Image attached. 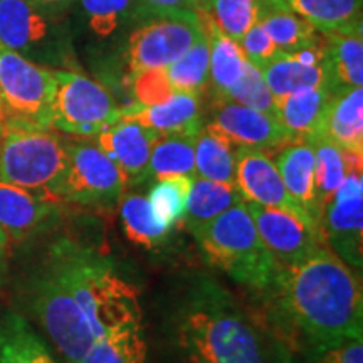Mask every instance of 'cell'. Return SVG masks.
Listing matches in <instances>:
<instances>
[{"label":"cell","instance_id":"cell-31","mask_svg":"<svg viewBox=\"0 0 363 363\" xmlns=\"http://www.w3.org/2000/svg\"><path fill=\"white\" fill-rule=\"evenodd\" d=\"M242 201V194L235 185L219 184V182L195 177L190 184L187 211L184 216L185 227L195 234L201 227L214 220L227 208Z\"/></svg>","mask_w":363,"mask_h":363},{"label":"cell","instance_id":"cell-32","mask_svg":"<svg viewBox=\"0 0 363 363\" xmlns=\"http://www.w3.org/2000/svg\"><path fill=\"white\" fill-rule=\"evenodd\" d=\"M195 136L197 135H160L150 153L148 179L189 177L195 179Z\"/></svg>","mask_w":363,"mask_h":363},{"label":"cell","instance_id":"cell-18","mask_svg":"<svg viewBox=\"0 0 363 363\" xmlns=\"http://www.w3.org/2000/svg\"><path fill=\"white\" fill-rule=\"evenodd\" d=\"M272 98L279 99L294 91L311 86H325L323 40L311 48L293 52H279L261 69Z\"/></svg>","mask_w":363,"mask_h":363},{"label":"cell","instance_id":"cell-10","mask_svg":"<svg viewBox=\"0 0 363 363\" xmlns=\"http://www.w3.org/2000/svg\"><path fill=\"white\" fill-rule=\"evenodd\" d=\"M67 167L62 179V202L84 207L111 208L125 195V175L93 140H65Z\"/></svg>","mask_w":363,"mask_h":363},{"label":"cell","instance_id":"cell-37","mask_svg":"<svg viewBox=\"0 0 363 363\" xmlns=\"http://www.w3.org/2000/svg\"><path fill=\"white\" fill-rule=\"evenodd\" d=\"M220 101H235L244 104V106L276 116L274 98H272L269 88H267L266 81L262 78V72L249 61L246 62L240 79L227 91L225 98L220 99Z\"/></svg>","mask_w":363,"mask_h":363},{"label":"cell","instance_id":"cell-22","mask_svg":"<svg viewBox=\"0 0 363 363\" xmlns=\"http://www.w3.org/2000/svg\"><path fill=\"white\" fill-rule=\"evenodd\" d=\"M330 91L325 86H311L274 99L276 118L288 131L293 142H306L311 136L323 133Z\"/></svg>","mask_w":363,"mask_h":363},{"label":"cell","instance_id":"cell-1","mask_svg":"<svg viewBox=\"0 0 363 363\" xmlns=\"http://www.w3.org/2000/svg\"><path fill=\"white\" fill-rule=\"evenodd\" d=\"M266 294L311 345L363 335L360 274L328 246L294 264H279Z\"/></svg>","mask_w":363,"mask_h":363},{"label":"cell","instance_id":"cell-36","mask_svg":"<svg viewBox=\"0 0 363 363\" xmlns=\"http://www.w3.org/2000/svg\"><path fill=\"white\" fill-rule=\"evenodd\" d=\"M190 184H192V179L189 177H170V179L157 180V184L150 190L148 201L158 219L172 227L177 222L184 220Z\"/></svg>","mask_w":363,"mask_h":363},{"label":"cell","instance_id":"cell-17","mask_svg":"<svg viewBox=\"0 0 363 363\" xmlns=\"http://www.w3.org/2000/svg\"><path fill=\"white\" fill-rule=\"evenodd\" d=\"M61 202L0 180V229L9 240L33 238L59 219Z\"/></svg>","mask_w":363,"mask_h":363},{"label":"cell","instance_id":"cell-24","mask_svg":"<svg viewBox=\"0 0 363 363\" xmlns=\"http://www.w3.org/2000/svg\"><path fill=\"white\" fill-rule=\"evenodd\" d=\"M201 17L208 38V49H211L208 84H211L216 101H220L225 98L227 91L240 79L247 59L238 40L229 38L206 11H201Z\"/></svg>","mask_w":363,"mask_h":363},{"label":"cell","instance_id":"cell-40","mask_svg":"<svg viewBox=\"0 0 363 363\" xmlns=\"http://www.w3.org/2000/svg\"><path fill=\"white\" fill-rule=\"evenodd\" d=\"M133 93L142 106H155L169 101L175 89L167 79L163 69H150L133 76Z\"/></svg>","mask_w":363,"mask_h":363},{"label":"cell","instance_id":"cell-30","mask_svg":"<svg viewBox=\"0 0 363 363\" xmlns=\"http://www.w3.org/2000/svg\"><path fill=\"white\" fill-rule=\"evenodd\" d=\"M0 363H57L29 321L9 311L0 320Z\"/></svg>","mask_w":363,"mask_h":363},{"label":"cell","instance_id":"cell-25","mask_svg":"<svg viewBox=\"0 0 363 363\" xmlns=\"http://www.w3.org/2000/svg\"><path fill=\"white\" fill-rule=\"evenodd\" d=\"M257 22L281 52L311 48L323 40V35L310 22L286 7L281 0H261Z\"/></svg>","mask_w":363,"mask_h":363},{"label":"cell","instance_id":"cell-5","mask_svg":"<svg viewBox=\"0 0 363 363\" xmlns=\"http://www.w3.org/2000/svg\"><path fill=\"white\" fill-rule=\"evenodd\" d=\"M67 167L66 142L54 128L2 125L0 180L62 202Z\"/></svg>","mask_w":363,"mask_h":363},{"label":"cell","instance_id":"cell-16","mask_svg":"<svg viewBox=\"0 0 363 363\" xmlns=\"http://www.w3.org/2000/svg\"><path fill=\"white\" fill-rule=\"evenodd\" d=\"M211 123L222 131L235 147L259 148L269 152L293 142L278 118L235 101H216L214 120Z\"/></svg>","mask_w":363,"mask_h":363},{"label":"cell","instance_id":"cell-13","mask_svg":"<svg viewBox=\"0 0 363 363\" xmlns=\"http://www.w3.org/2000/svg\"><path fill=\"white\" fill-rule=\"evenodd\" d=\"M246 207L261 240L281 266L303 261L320 246H328L320 230L289 212L247 201Z\"/></svg>","mask_w":363,"mask_h":363},{"label":"cell","instance_id":"cell-27","mask_svg":"<svg viewBox=\"0 0 363 363\" xmlns=\"http://www.w3.org/2000/svg\"><path fill=\"white\" fill-rule=\"evenodd\" d=\"M306 142H310L315 148V194L318 207L323 216L325 206L337 194L348 172L353 167L362 165V157L343 152L323 133L311 136Z\"/></svg>","mask_w":363,"mask_h":363},{"label":"cell","instance_id":"cell-7","mask_svg":"<svg viewBox=\"0 0 363 363\" xmlns=\"http://www.w3.org/2000/svg\"><path fill=\"white\" fill-rule=\"evenodd\" d=\"M30 305L45 335L66 363H78L96 342L88 321L48 256L30 283Z\"/></svg>","mask_w":363,"mask_h":363},{"label":"cell","instance_id":"cell-42","mask_svg":"<svg viewBox=\"0 0 363 363\" xmlns=\"http://www.w3.org/2000/svg\"><path fill=\"white\" fill-rule=\"evenodd\" d=\"M142 6L145 13H152L153 17L177 16V13L202 11L206 0H136Z\"/></svg>","mask_w":363,"mask_h":363},{"label":"cell","instance_id":"cell-44","mask_svg":"<svg viewBox=\"0 0 363 363\" xmlns=\"http://www.w3.org/2000/svg\"><path fill=\"white\" fill-rule=\"evenodd\" d=\"M29 2H33L39 7L49 9V11L65 13L66 9L72 4V0H29Z\"/></svg>","mask_w":363,"mask_h":363},{"label":"cell","instance_id":"cell-39","mask_svg":"<svg viewBox=\"0 0 363 363\" xmlns=\"http://www.w3.org/2000/svg\"><path fill=\"white\" fill-rule=\"evenodd\" d=\"M310 363H363V338H342L313 343Z\"/></svg>","mask_w":363,"mask_h":363},{"label":"cell","instance_id":"cell-14","mask_svg":"<svg viewBox=\"0 0 363 363\" xmlns=\"http://www.w3.org/2000/svg\"><path fill=\"white\" fill-rule=\"evenodd\" d=\"M235 184H238L244 201L281 208V211L299 217L311 227H315L316 230H320V227L310 219V216L289 195L283 179H281L278 167L266 150L238 147V152H235Z\"/></svg>","mask_w":363,"mask_h":363},{"label":"cell","instance_id":"cell-2","mask_svg":"<svg viewBox=\"0 0 363 363\" xmlns=\"http://www.w3.org/2000/svg\"><path fill=\"white\" fill-rule=\"evenodd\" d=\"M175 363L276 362L259 325L229 291L202 279L185 296L174 326Z\"/></svg>","mask_w":363,"mask_h":363},{"label":"cell","instance_id":"cell-21","mask_svg":"<svg viewBox=\"0 0 363 363\" xmlns=\"http://www.w3.org/2000/svg\"><path fill=\"white\" fill-rule=\"evenodd\" d=\"M315 148L310 142H291L281 148L274 163L289 195L321 230V212L315 194Z\"/></svg>","mask_w":363,"mask_h":363},{"label":"cell","instance_id":"cell-23","mask_svg":"<svg viewBox=\"0 0 363 363\" xmlns=\"http://www.w3.org/2000/svg\"><path fill=\"white\" fill-rule=\"evenodd\" d=\"M323 135L352 155L363 157V88L331 94Z\"/></svg>","mask_w":363,"mask_h":363},{"label":"cell","instance_id":"cell-11","mask_svg":"<svg viewBox=\"0 0 363 363\" xmlns=\"http://www.w3.org/2000/svg\"><path fill=\"white\" fill-rule=\"evenodd\" d=\"M203 30L201 11L153 17L130 35L128 67L131 76L169 67L192 48Z\"/></svg>","mask_w":363,"mask_h":363},{"label":"cell","instance_id":"cell-38","mask_svg":"<svg viewBox=\"0 0 363 363\" xmlns=\"http://www.w3.org/2000/svg\"><path fill=\"white\" fill-rule=\"evenodd\" d=\"M136 0H79L89 29L99 38L115 34L128 19Z\"/></svg>","mask_w":363,"mask_h":363},{"label":"cell","instance_id":"cell-6","mask_svg":"<svg viewBox=\"0 0 363 363\" xmlns=\"http://www.w3.org/2000/svg\"><path fill=\"white\" fill-rule=\"evenodd\" d=\"M0 44L49 69L69 66L72 59L61 12L29 0H0Z\"/></svg>","mask_w":363,"mask_h":363},{"label":"cell","instance_id":"cell-12","mask_svg":"<svg viewBox=\"0 0 363 363\" xmlns=\"http://www.w3.org/2000/svg\"><path fill=\"white\" fill-rule=\"evenodd\" d=\"M321 233L330 249L353 271L363 264V175L353 167L321 216Z\"/></svg>","mask_w":363,"mask_h":363},{"label":"cell","instance_id":"cell-34","mask_svg":"<svg viewBox=\"0 0 363 363\" xmlns=\"http://www.w3.org/2000/svg\"><path fill=\"white\" fill-rule=\"evenodd\" d=\"M163 71L175 91L202 94L207 89L208 78H211V49H208L206 30L184 56L172 62Z\"/></svg>","mask_w":363,"mask_h":363},{"label":"cell","instance_id":"cell-41","mask_svg":"<svg viewBox=\"0 0 363 363\" xmlns=\"http://www.w3.org/2000/svg\"><path fill=\"white\" fill-rule=\"evenodd\" d=\"M239 45L247 61L251 62L252 66H256L259 71L281 52L278 45L272 43V39L267 35L266 30L262 29L259 22H256V24L242 35V39L239 40Z\"/></svg>","mask_w":363,"mask_h":363},{"label":"cell","instance_id":"cell-43","mask_svg":"<svg viewBox=\"0 0 363 363\" xmlns=\"http://www.w3.org/2000/svg\"><path fill=\"white\" fill-rule=\"evenodd\" d=\"M7 246H9L7 235L2 229H0V289H2L4 279H6V272H7Z\"/></svg>","mask_w":363,"mask_h":363},{"label":"cell","instance_id":"cell-8","mask_svg":"<svg viewBox=\"0 0 363 363\" xmlns=\"http://www.w3.org/2000/svg\"><path fill=\"white\" fill-rule=\"evenodd\" d=\"M0 44V121L52 128L51 110L56 76Z\"/></svg>","mask_w":363,"mask_h":363},{"label":"cell","instance_id":"cell-45","mask_svg":"<svg viewBox=\"0 0 363 363\" xmlns=\"http://www.w3.org/2000/svg\"><path fill=\"white\" fill-rule=\"evenodd\" d=\"M0 140H2V121H0Z\"/></svg>","mask_w":363,"mask_h":363},{"label":"cell","instance_id":"cell-26","mask_svg":"<svg viewBox=\"0 0 363 363\" xmlns=\"http://www.w3.org/2000/svg\"><path fill=\"white\" fill-rule=\"evenodd\" d=\"M320 34L363 30V0H281Z\"/></svg>","mask_w":363,"mask_h":363},{"label":"cell","instance_id":"cell-28","mask_svg":"<svg viewBox=\"0 0 363 363\" xmlns=\"http://www.w3.org/2000/svg\"><path fill=\"white\" fill-rule=\"evenodd\" d=\"M238 147L212 123L203 125L195 136V174L219 184L235 185Z\"/></svg>","mask_w":363,"mask_h":363},{"label":"cell","instance_id":"cell-33","mask_svg":"<svg viewBox=\"0 0 363 363\" xmlns=\"http://www.w3.org/2000/svg\"><path fill=\"white\" fill-rule=\"evenodd\" d=\"M121 222L126 238L147 249H155L165 242L172 230V225L158 219L148 197L140 194L121 197Z\"/></svg>","mask_w":363,"mask_h":363},{"label":"cell","instance_id":"cell-20","mask_svg":"<svg viewBox=\"0 0 363 363\" xmlns=\"http://www.w3.org/2000/svg\"><path fill=\"white\" fill-rule=\"evenodd\" d=\"M363 30L323 35L326 89L338 94L363 86Z\"/></svg>","mask_w":363,"mask_h":363},{"label":"cell","instance_id":"cell-29","mask_svg":"<svg viewBox=\"0 0 363 363\" xmlns=\"http://www.w3.org/2000/svg\"><path fill=\"white\" fill-rule=\"evenodd\" d=\"M78 363H148L142 321H128L108 330Z\"/></svg>","mask_w":363,"mask_h":363},{"label":"cell","instance_id":"cell-35","mask_svg":"<svg viewBox=\"0 0 363 363\" xmlns=\"http://www.w3.org/2000/svg\"><path fill=\"white\" fill-rule=\"evenodd\" d=\"M261 0H206V11L217 26L234 40L242 39L257 22Z\"/></svg>","mask_w":363,"mask_h":363},{"label":"cell","instance_id":"cell-9","mask_svg":"<svg viewBox=\"0 0 363 363\" xmlns=\"http://www.w3.org/2000/svg\"><path fill=\"white\" fill-rule=\"evenodd\" d=\"M52 128L76 138H93L116 123L121 108L101 84L76 71L56 69Z\"/></svg>","mask_w":363,"mask_h":363},{"label":"cell","instance_id":"cell-4","mask_svg":"<svg viewBox=\"0 0 363 363\" xmlns=\"http://www.w3.org/2000/svg\"><path fill=\"white\" fill-rule=\"evenodd\" d=\"M211 264L234 281L267 293L278 272V261L267 251L246 201L235 203L194 234Z\"/></svg>","mask_w":363,"mask_h":363},{"label":"cell","instance_id":"cell-15","mask_svg":"<svg viewBox=\"0 0 363 363\" xmlns=\"http://www.w3.org/2000/svg\"><path fill=\"white\" fill-rule=\"evenodd\" d=\"M158 136V131L121 116L91 140L116 163L128 184H142L148 179L150 153Z\"/></svg>","mask_w":363,"mask_h":363},{"label":"cell","instance_id":"cell-19","mask_svg":"<svg viewBox=\"0 0 363 363\" xmlns=\"http://www.w3.org/2000/svg\"><path fill=\"white\" fill-rule=\"evenodd\" d=\"M121 116L140 121L160 135H197L202 123V94L189 91H175L169 101L155 106H142L135 103L121 108Z\"/></svg>","mask_w":363,"mask_h":363},{"label":"cell","instance_id":"cell-3","mask_svg":"<svg viewBox=\"0 0 363 363\" xmlns=\"http://www.w3.org/2000/svg\"><path fill=\"white\" fill-rule=\"evenodd\" d=\"M48 257L96 340L118 325L142 321L138 291L118 274L108 257L69 239L56 240Z\"/></svg>","mask_w":363,"mask_h":363}]
</instances>
